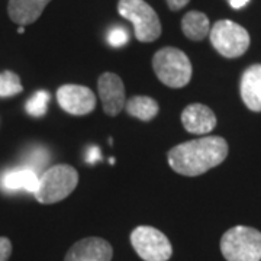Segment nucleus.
<instances>
[{
  "label": "nucleus",
  "instance_id": "nucleus-20",
  "mask_svg": "<svg viewBox=\"0 0 261 261\" xmlns=\"http://www.w3.org/2000/svg\"><path fill=\"white\" fill-rule=\"evenodd\" d=\"M12 255V243L9 238L0 237V261H9Z\"/></svg>",
  "mask_w": 261,
  "mask_h": 261
},
{
  "label": "nucleus",
  "instance_id": "nucleus-14",
  "mask_svg": "<svg viewBox=\"0 0 261 261\" xmlns=\"http://www.w3.org/2000/svg\"><path fill=\"white\" fill-rule=\"evenodd\" d=\"M181 29H183V34L189 39H192V41H202L211 32L209 18L206 16L205 13L197 12V10L187 12L186 15L183 16V19H181Z\"/></svg>",
  "mask_w": 261,
  "mask_h": 261
},
{
  "label": "nucleus",
  "instance_id": "nucleus-23",
  "mask_svg": "<svg viewBox=\"0 0 261 261\" xmlns=\"http://www.w3.org/2000/svg\"><path fill=\"white\" fill-rule=\"evenodd\" d=\"M250 0H229V5H231V8H233V9H241Z\"/></svg>",
  "mask_w": 261,
  "mask_h": 261
},
{
  "label": "nucleus",
  "instance_id": "nucleus-16",
  "mask_svg": "<svg viewBox=\"0 0 261 261\" xmlns=\"http://www.w3.org/2000/svg\"><path fill=\"white\" fill-rule=\"evenodd\" d=\"M2 183L6 189H10V190L23 189V190L35 193V190L38 189V183H39V177L34 170L23 168V170H15V171L5 174Z\"/></svg>",
  "mask_w": 261,
  "mask_h": 261
},
{
  "label": "nucleus",
  "instance_id": "nucleus-11",
  "mask_svg": "<svg viewBox=\"0 0 261 261\" xmlns=\"http://www.w3.org/2000/svg\"><path fill=\"white\" fill-rule=\"evenodd\" d=\"M185 129L196 135H206L216 126V116L211 108L202 103H192L181 112Z\"/></svg>",
  "mask_w": 261,
  "mask_h": 261
},
{
  "label": "nucleus",
  "instance_id": "nucleus-7",
  "mask_svg": "<svg viewBox=\"0 0 261 261\" xmlns=\"http://www.w3.org/2000/svg\"><path fill=\"white\" fill-rule=\"evenodd\" d=\"M130 244L144 261H168L173 255L170 240L152 226H137L130 232Z\"/></svg>",
  "mask_w": 261,
  "mask_h": 261
},
{
  "label": "nucleus",
  "instance_id": "nucleus-9",
  "mask_svg": "<svg viewBox=\"0 0 261 261\" xmlns=\"http://www.w3.org/2000/svg\"><path fill=\"white\" fill-rule=\"evenodd\" d=\"M99 97L102 100L103 111L109 116H116L125 108V87L121 77L115 73H103L97 80Z\"/></svg>",
  "mask_w": 261,
  "mask_h": 261
},
{
  "label": "nucleus",
  "instance_id": "nucleus-4",
  "mask_svg": "<svg viewBox=\"0 0 261 261\" xmlns=\"http://www.w3.org/2000/svg\"><path fill=\"white\" fill-rule=\"evenodd\" d=\"M221 252L226 261H261V232L250 226H233L221 238Z\"/></svg>",
  "mask_w": 261,
  "mask_h": 261
},
{
  "label": "nucleus",
  "instance_id": "nucleus-19",
  "mask_svg": "<svg viewBox=\"0 0 261 261\" xmlns=\"http://www.w3.org/2000/svg\"><path fill=\"white\" fill-rule=\"evenodd\" d=\"M108 41L112 47H122L128 42V32L126 29L121 28V27H116L109 32V37Z\"/></svg>",
  "mask_w": 261,
  "mask_h": 261
},
{
  "label": "nucleus",
  "instance_id": "nucleus-18",
  "mask_svg": "<svg viewBox=\"0 0 261 261\" xmlns=\"http://www.w3.org/2000/svg\"><path fill=\"white\" fill-rule=\"evenodd\" d=\"M49 94L45 90H39L27 102V112L35 118L44 116L47 113Z\"/></svg>",
  "mask_w": 261,
  "mask_h": 261
},
{
  "label": "nucleus",
  "instance_id": "nucleus-15",
  "mask_svg": "<svg viewBox=\"0 0 261 261\" xmlns=\"http://www.w3.org/2000/svg\"><path fill=\"white\" fill-rule=\"evenodd\" d=\"M125 111L132 118L147 122L157 116L160 108L159 103L149 96H134L125 103Z\"/></svg>",
  "mask_w": 261,
  "mask_h": 261
},
{
  "label": "nucleus",
  "instance_id": "nucleus-13",
  "mask_svg": "<svg viewBox=\"0 0 261 261\" xmlns=\"http://www.w3.org/2000/svg\"><path fill=\"white\" fill-rule=\"evenodd\" d=\"M49 2L51 0H9L8 13L15 23L27 27L39 19Z\"/></svg>",
  "mask_w": 261,
  "mask_h": 261
},
{
  "label": "nucleus",
  "instance_id": "nucleus-1",
  "mask_svg": "<svg viewBox=\"0 0 261 261\" xmlns=\"http://www.w3.org/2000/svg\"><path fill=\"white\" fill-rule=\"evenodd\" d=\"M228 155V144L222 137H203L178 144L168 151L170 167L187 177L200 176L222 164Z\"/></svg>",
  "mask_w": 261,
  "mask_h": 261
},
{
  "label": "nucleus",
  "instance_id": "nucleus-2",
  "mask_svg": "<svg viewBox=\"0 0 261 261\" xmlns=\"http://www.w3.org/2000/svg\"><path fill=\"white\" fill-rule=\"evenodd\" d=\"M152 68L163 84L171 89H180L192 79V63L189 57L178 48L164 47L152 57Z\"/></svg>",
  "mask_w": 261,
  "mask_h": 261
},
{
  "label": "nucleus",
  "instance_id": "nucleus-6",
  "mask_svg": "<svg viewBox=\"0 0 261 261\" xmlns=\"http://www.w3.org/2000/svg\"><path fill=\"white\" fill-rule=\"evenodd\" d=\"M209 38L215 49L225 58H238L250 47V34L247 29L228 19L215 22Z\"/></svg>",
  "mask_w": 261,
  "mask_h": 261
},
{
  "label": "nucleus",
  "instance_id": "nucleus-12",
  "mask_svg": "<svg viewBox=\"0 0 261 261\" xmlns=\"http://www.w3.org/2000/svg\"><path fill=\"white\" fill-rule=\"evenodd\" d=\"M240 93L244 105L252 112H261V64L250 65L241 75Z\"/></svg>",
  "mask_w": 261,
  "mask_h": 261
},
{
  "label": "nucleus",
  "instance_id": "nucleus-21",
  "mask_svg": "<svg viewBox=\"0 0 261 261\" xmlns=\"http://www.w3.org/2000/svg\"><path fill=\"white\" fill-rule=\"evenodd\" d=\"M100 151H99V148H96V147H93V148L89 149V152H87V155H86V160H87V163H96V161H99L100 160Z\"/></svg>",
  "mask_w": 261,
  "mask_h": 261
},
{
  "label": "nucleus",
  "instance_id": "nucleus-10",
  "mask_svg": "<svg viewBox=\"0 0 261 261\" xmlns=\"http://www.w3.org/2000/svg\"><path fill=\"white\" fill-rule=\"evenodd\" d=\"M113 248L106 240L89 237L71 245L64 261H112Z\"/></svg>",
  "mask_w": 261,
  "mask_h": 261
},
{
  "label": "nucleus",
  "instance_id": "nucleus-17",
  "mask_svg": "<svg viewBox=\"0 0 261 261\" xmlns=\"http://www.w3.org/2000/svg\"><path fill=\"white\" fill-rule=\"evenodd\" d=\"M22 92H23V86L16 73L9 70L0 73V97H12Z\"/></svg>",
  "mask_w": 261,
  "mask_h": 261
},
{
  "label": "nucleus",
  "instance_id": "nucleus-22",
  "mask_svg": "<svg viewBox=\"0 0 261 261\" xmlns=\"http://www.w3.org/2000/svg\"><path fill=\"white\" fill-rule=\"evenodd\" d=\"M166 2L171 10H180L181 8H185L190 0H166Z\"/></svg>",
  "mask_w": 261,
  "mask_h": 261
},
{
  "label": "nucleus",
  "instance_id": "nucleus-3",
  "mask_svg": "<svg viewBox=\"0 0 261 261\" xmlns=\"http://www.w3.org/2000/svg\"><path fill=\"white\" fill-rule=\"evenodd\" d=\"M79 183V173L68 164H57L49 167L39 177L35 199L39 203H57L64 200Z\"/></svg>",
  "mask_w": 261,
  "mask_h": 261
},
{
  "label": "nucleus",
  "instance_id": "nucleus-5",
  "mask_svg": "<svg viewBox=\"0 0 261 261\" xmlns=\"http://www.w3.org/2000/svg\"><path fill=\"white\" fill-rule=\"evenodd\" d=\"M118 12L134 25L140 42H152L161 35V23L155 10L144 0H119Z\"/></svg>",
  "mask_w": 261,
  "mask_h": 261
},
{
  "label": "nucleus",
  "instance_id": "nucleus-8",
  "mask_svg": "<svg viewBox=\"0 0 261 261\" xmlns=\"http://www.w3.org/2000/svg\"><path fill=\"white\" fill-rule=\"evenodd\" d=\"M57 100L61 109L74 116H83L93 112L96 108V96L80 84H64L57 90Z\"/></svg>",
  "mask_w": 261,
  "mask_h": 261
},
{
  "label": "nucleus",
  "instance_id": "nucleus-24",
  "mask_svg": "<svg viewBox=\"0 0 261 261\" xmlns=\"http://www.w3.org/2000/svg\"><path fill=\"white\" fill-rule=\"evenodd\" d=\"M23 31H25V28H23V27H19V29H18L19 34H23Z\"/></svg>",
  "mask_w": 261,
  "mask_h": 261
}]
</instances>
